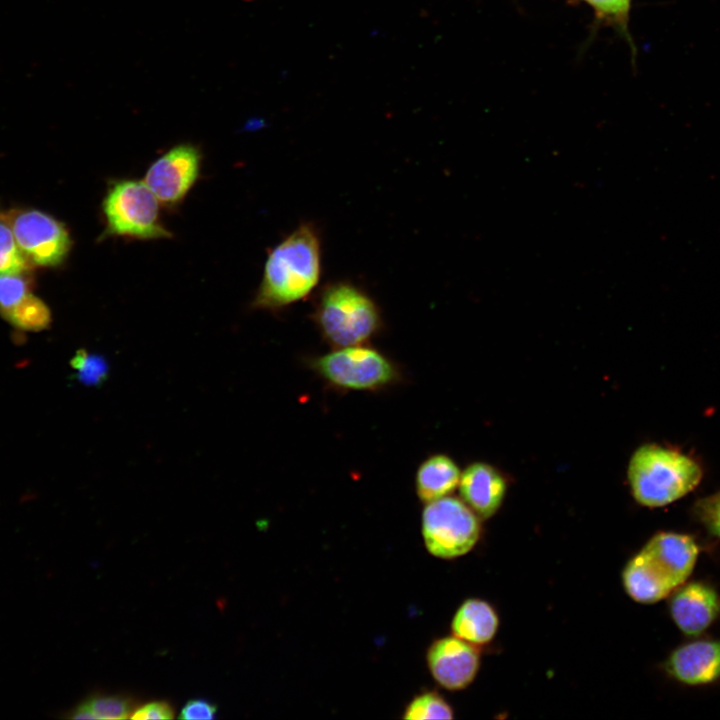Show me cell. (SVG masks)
I'll return each mask as SVG.
<instances>
[{"instance_id": "1", "label": "cell", "mask_w": 720, "mask_h": 720, "mask_svg": "<svg viewBox=\"0 0 720 720\" xmlns=\"http://www.w3.org/2000/svg\"><path fill=\"white\" fill-rule=\"evenodd\" d=\"M321 259L317 227L311 222L301 223L268 253L251 306L279 311L308 297L319 284Z\"/></svg>"}, {"instance_id": "2", "label": "cell", "mask_w": 720, "mask_h": 720, "mask_svg": "<svg viewBox=\"0 0 720 720\" xmlns=\"http://www.w3.org/2000/svg\"><path fill=\"white\" fill-rule=\"evenodd\" d=\"M698 553L688 535L657 533L627 563L622 576L626 592L644 604L664 599L690 576Z\"/></svg>"}, {"instance_id": "3", "label": "cell", "mask_w": 720, "mask_h": 720, "mask_svg": "<svg viewBox=\"0 0 720 720\" xmlns=\"http://www.w3.org/2000/svg\"><path fill=\"white\" fill-rule=\"evenodd\" d=\"M312 319L321 337L333 348L368 344L383 328L375 300L346 280L326 283L320 289Z\"/></svg>"}, {"instance_id": "4", "label": "cell", "mask_w": 720, "mask_h": 720, "mask_svg": "<svg viewBox=\"0 0 720 720\" xmlns=\"http://www.w3.org/2000/svg\"><path fill=\"white\" fill-rule=\"evenodd\" d=\"M627 478L634 499L641 505L656 508L691 492L701 481L702 469L678 450L645 444L632 454Z\"/></svg>"}, {"instance_id": "5", "label": "cell", "mask_w": 720, "mask_h": 720, "mask_svg": "<svg viewBox=\"0 0 720 720\" xmlns=\"http://www.w3.org/2000/svg\"><path fill=\"white\" fill-rule=\"evenodd\" d=\"M307 365L326 384L341 391H381L402 380L397 363L366 344L334 348L309 358Z\"/></svg>"}, {"instance_id": "6", "label": "cell", "mask_w": 720, "mask_h": 720, "mask_svg": "<svg viewBox=\"0 0 720 720\" xmlns=\"http://www.w3.org/2000/svg\"><path fill=\"white\" fill-rule=\"evenodd\" d=\"M159 203L144 181L130 178L111 181L101 204L105 224L101 238H171V231L161 220Z\"/></svg>"}, {"instance_id": "7", "label": "cell", "mask_w": 720, "mask_h": 720, "mask_svg": "<svg viewBox=\"0 0 720 720\" xmlns=\"http://www.w3.org/2000/svg\"><path fill=\"white\" fill-rule=\"evenodd\" d=\"M421 528L428 552L442 559L466 554L480 536L478 516L462 499L451 496L426 503Z\"/></svg>"}, {"instance_id": "8", "label": "cell", "mask_w": 720, "mask_h": 720, "mask_svg": "<svg viewBox=\"0 0 720 720\" xmlns=\"http://www.w3.org/2000/svg\"><path fill=\"white\" fill-rule=\"evenodd\" d=\"M3 215L20 250L34 267H57L66 260L72 238L64 223L37 209L12 210Z\"/></svg>"}, {"instance_id": "9", "label": "cell", "mask_w": 720, "mask_h": 720, "mask_svg": "<svg viewBox=\"0 0 720 720\" xmlns=\"http://www.w3.org/2000/svg\"><path fill=\"white\" fill-rule=\"evenodd\" d=\"M200 149L191 143L171 147L148 167L144 182L166 207L179 205L199 178Z\"/></svg>"}, {"instance_id": "10", "label": "cell", "mask_w": 720, "mask_h": 720, "mask_svg": "<svg viewBox=\"0 0 720 720\" xmlns=\"http://www.w3.org/2000/svg\"><path fill=\"white\" fill-rule=\"evenodd\" d=\"M426 661L434 680L450 691L466 688L474 680L480 664L475 645L454 635L432 642Z\"/></svg>"}, {"instance_id": "11", "label": "cell", "mask_w": 720, "mask_h": 720, "mask_svg": "<svg viewBox=\"0 0 720 720\" xmlns=\"http://www.w3.org/2000/svg\"><path fill=\"white\" fill-rule=\"evenodd\" d=\"M671 617L688 636L704 632L720 613V598L710 586L693 582L682 586L669 603Z\"/></svg>"}, {"instance_id": "12", "label": "cell", "mask_w": 720, "mask_h": 720, "mask_svg": "<svg viewBox=\"0 0 720 720\" xmlns=\"http://www.w3.org/2000/svg\"><path fill=\"white\" fill-rule=\"evenodd\" d=\"M667 672L687 685H703L720 678V641L701 640L675 649L666 662Z\"/></svg>"}, {"instance_id": "13", "label": "cell", "mask_w": 720, "mask_h": 720, "mask_svg": "<svg viewBox=\"0 0 720 720\" xmlns=\"http://www.w3.org/2000/svg\"><path fill=\"white\" fill-rule=\"evenodd\" d=\"M458 487L461 499L482 519L498 511L507 488L502 474L483 462L468 465L461 472Z\"/></svg>"}, {"instance_id": "14", "label": "cell", "mask_w": 720, "mask_h": 720, "mask_svg": "<svg viewBox=\"0 0 720 720\" xmlns=\"http://www.w3.org/2000/svg\"><path fill=\"white\" fill-rule=\"evenodd\" d=\"M461 471L448 455L438 453L427 457L417 468L415 485L423 503L448 496L459 484Z\"/></svg>"}, {"instance_id": "15", "label": "cell", "mask_w": 720, "mask_h": 720, "mask_svg": "<svg viewBox=\"0 0 720 720\" xmlns=\"http://www.w3.org/2000/svg\"><path fill=\"white\" fill-rule=\"evenodd\" d=\"M498 616L493 607L480 599H468L456 611L452 634L473 645L490 642L498 629Z\"/></svg>"}, {"instance_id": "16", "label": "cell", "mask_w": 720, "mask_h": 720, "mask_svg": "<svg viewBox=\"0 0 720 720\" xmlns=\"http://www.w3.org/2000/svg\"><path fill=\"white\" fill-rule=\"evenodd\" d=\"M593 14L591 37L598 29L609 27L621 37L636 57V46L630 32L633 0H581Z\"/></svg>"}, {"instance_id": "17", "label": "cell", "mask_w": 720, "mask_h": 720, "mask_svg": "<svg viewBox=\"0 0 720 720\" xmlns=\"http://www.w3.org/2000/svg\"><path fill=\"white\" fill-rule=\"evenodd\" d=\"M2 318L24 331L44 330L52 321L49 307L32 290L22 296Z\"/></svg>"}, {"instance_id": "18", "label": "cell", "mask_w": 720, "mask_h": 720, "mask_svg": "<svg viewBox=\"0 0 720 720\" xmlns=\"http://www.w3.org/2000/svg\"><path fill=\"white\" fill-rule=\"evenodd\" d=\"M33 268L20 250L6 218L0 213V276L25 275Z\"/></svg>"}, {"instance_id": "19", "label": "cell", "mask_w": 720, "mask_h": 720, "mask_svg": "<svg viewBox=\"0 0 720 720\" xmlns=\"http://www.w3.org/2000/svg\"><path fill=\"white\" fill-rule=\"evenodd\" d=\"M404 719H452L453 710L448 702L435 691H425L416 695L406 706Z\"/></svg>"}, {"instance_id": "20", "label": "cell", "mask_w": 720, "mask_h": 720, "mask_svg": "<svg viewBox=\"0 0 720 720\" xmlns=\"http://www.w3.org/2000/svg\"><path fill=\"white\" fill-rule=\"evenodd\" d=\"M82 704L90 710L95 719H126L134 710V700L124 695L96 694Z\"/></svg>"}, {"instance_id": "21", "label": "cell", "mask_w": 720, "mask_h": 720, "mask_svg": "<svg viewBox=\"0 0 720 720\" xmlns=\"http://www.w3.org/2000/svg\"><path fill=\"white\" fill-rule=\"evenodd\" d=\"M693 512L711 535L720 538V491L698 500Z\"/></svg>"}, {"instance_id": "22", "label": "cell", "mask_w": 720, "mask_h": 720, "mask_svg": "<svg viewBox=\"0 0 720 720\" xmlns=\"http://www.w3.org/2000/svg\"><path fill=\"white\" fill-rule=\"evenodd\" d=\"M217 706L205 699H193L182 708L179 718L185 720L215 719Z\"/></svg>"}, {"instance_id": "23", "label": "cell", "mask_w": 720, "mask_h": 720, "mask_svg": "<svg viewBox=\"0 0 720 720\" xmlns=\"http://www.w3.org/2000/svg\"><path fill=\"white\" fill-rule=\"evenodd\" d=\"M174 709L167 701H153L135 709L130 718L132 719H173Z\"/></svg>"}, {"instance_id": "24", "label": "cell", "mask_w": 720, "mask_h": 720, "mask_svg": "<svg viewBox=\"0 0 720 720\" xmlns=\"http://www.w3.org/2000/svg\"><path fill=\"white\" fill-rule=\"evenodd\" d=\"M68 718L72 719H95L94 715L82 703L69 712Z\"/></svg>"}]
</instances>
